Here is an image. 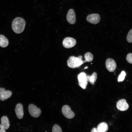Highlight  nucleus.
Listing matches in <instances>:
<instances>
[{
  "mask_svg": "<svg viewBox=\"0 0 132 132\" xmlns=\"http://www.w3.org/2000/svg\"><path fill=\"white\" fill-rule=\"evenodd\" d=\"M82 57L81 55L77 57L73 56H70L67 61V66L72 68L78 67L84 63V61L82 60Z\"/></svg>",
  "mask_w": 132,
  "mask_h": 132,
  "instance_id": "f03ea898",
  "label": "nucleus"
},
{
  "mask_svg": "<svg viewBox=\"0 0 132 132\" xmlns=\"http://www.w3.org/2000/svg\"><path fill=\"white\" fill-rule=\"evenodd\" d=\"M5 90V88H0V95Z\"/></svg>",
  "mask_w": 132,
  "mask_h": 132,
  "instance_id": "5701e85b",
  "label": "nucleus"
},
{
  "mask_svg": "<svg viewBox=\"0 0 132 132\" xmlns=\"http://www.w3.org/2000/svg\"><path fill=\"white\" fill-rule=\"evenodd\" d=\"M25 24V21L23 19L20 17H17L12 22V28L15 33L19 34L23 31Z\"/></svg>",
  "mask_w": 132,
  "mask_h": 132,
  "instance_id": "f257e3e1",
  "label": "nucleus"
},
{
  "mask_svg": "<svg viewBox=\"0 0 132 132\" xmlns=\"http://www.w3.org/2000/svg\"><path fill=\"white\" fill-rule=\"evenodd\" d=\"M116 106L119 110L122 111L126 110L129 108V105L124 99L119 100L117 103Z\"/></svg>",
  "mask_w": 132,
  "mask_h": 132,
  "instance_id": "1a4fd4ad",
  "label": "nucleus"
},
{
  "mask_svg": "<svg viewBox=\"0 0 132 132\" xmlns=\"http://www.w3.org/2000/svg\"><path fill=\"white\" fill-rule=\"evenodd\" d=\"M66 19L70 24H73L76 22V16L74 10L70 9L68 11L66 16Z\"/></svg>",
  "mask_w": 132,
  "mask_h": 132,
  "instance_id": "6e6552de",
  "label": "nucleus"
},
{
  "mask_svg": "<svg viewBox=\"0 0 132 132\" xmlns=\"http://www.w3.org/2000/svg\"><path fill=\"white\" fill-rule=\"evenodd\" d=\"M100 19V15L96 13H93L88 15L86 18L87 21L89 22L96 24L98 23Z\"/></svg>",
  "mask_w": 132,
  "mask_h": 132,
  "instance_id": "423d86ee",
  "label": "nucleus"
},
{
  "mask_svg": "<svg viewBox=\"0 0 132 132\" xmlns=\"http://www.w3.org/2000/svg\"><path fill=\"white\" fill-rule=\"evenodd\" d=\"M108 129V127L107 123L102 122L100 123L98 126L97 129L98 132H106Z\"/></svg>",
  "mask_w": 132,
  "mask_h": 132,
  "instance_id": "9b49d317",
  "label": "nucleus"
},
{
  "mask_svg": "<svg viewBox=\"0 0 132 132\" xmlns=\"http://www.w3.org/2000/svg\"><path fill=\"white\" fill-rule=\"evenodd\" d=\"M91 132H98V131L97 129L95 128H94L92 129Z\"/></svg>",
  "mask_w": 132,
  "mask_h": 132,
  "instance_id": "b1692460",
  "label": "nucleus"
},
{
  "mask_svg": "<svg viewBox=\"0 0 132 132\" xmlns=\"http://www.w3.org/2000/svg\"><path fill=\"white\" fill-rule=\"evenodd\" d=\"M97 78V74L95 72H93L91 76H87V81H89L90 84L94 85Z\"/></svg>",
  "mask_w": 132,
  "mask_h": 132,
  "instance_id": "dca6fc26",
  "label": "nucleus"
},
{
  "mask_svg": "<svg viewBox=\"0 0 132 132\" xmlns=\"http://www.w3.org/2000/svg\"><path fill=\"white\" fill-rule=\"evenodd\" d=\"M76 41L74 38L70 37H66L63 40L62 44L64 47L67 48H71L76 44Z\"/></svg>",
  "mask_w": 132,
  "mask_h": 132,
  "instance_id": "20e7f679",
  "label": "nucleus"
},
{
  "mask_svg": "<svg viewBox=\"0 0 132 132\" xmlns=\"http://www.w3.org/2000/svg\"><path fill=\"white\" fill-rule=\"evenodd\" d=\"M1 124L5 130H7L9 127L10 124L8 118L7 116H2L1 119Z\"/></svg>",
  "mask_w": 132,
  "mask_h": 132,
  "instance_id": "ddd939ff",
  "label": "nucleus"
},
{
  "mask_svg": "<svg viewBox=\"0 0 132 132\" xmlns=\"http://www.w3.org/2000/svg\"><path fill=\"white\" fill-rule=\"evenodd\" d=\"M62 111L64 116L66 118L71 119L74 116V113L67 105H65L63 107Z\"/></svg>",
  "mask_w": 132,
  "mask_h": 132,
  "instance_id": "39448f33",
  "label": "nucleus"
},
{
  "mask_svg": "<svg viewBox=\"0 0 132 132\" xmlns=\"http://www.w3.org/2000/svg\"><path fill=\"white\" fill-rule=\"evenodd\" d=\"M12 94V92L9 90L5 91L0 95V100L4 101L10 98Z\"/></svg>",
  "mask_w": 132,
  "mask_h": 132,
  "instance_id": "f8f14e48",
  "label": "nucleus"
},
{
  "mask_svg": "<svg viewBox=\"0 0 132 132\" xmlns=\"http://www.w3.org/2000/svg\"><path fill=\"white\" fill-rule=\"evenodd\" d=\"M86 67V68H85H85H88V67Z\"/></svg>",
  "mask_w": 132,
  "mask_h": 132,
  "instance_id": "393cba45",
  "label": "nucleus"
},
{
  "mask_svg": "<svg viewBox=\"0 0 132 132\" xmlns=\"http://www.w3.org/2000/svg\"><path fill=\"white\" fill-rule=\"evenodd\" d=\"M105 65L107 69L110 72L114 71L117 66L115 61L111 58H109L107 59L106 61Z\"/></svg>",
  "mask_w": 132,
  "mask_h": 132,
  "instance_id": "0eeeda50",
  "label": "nucleus"
},
{
  "mask_svg": "<svg viewBox=\"0 0 132 132\" xmlns=\"http://www.w3.org/2000/svg\"><path fill=\"white\" fill-rule=\"evenodd\" d=\"M127 40L129 43H132V29L128 32L127 35Z\"/></svg>",
  "mask_w": 132,
  "mask_h": 132,
  "instance_id": "aec40b11",
  "label": "nucleus"
},
{
  "mask_svg": "<svg viewBox=\"0 0 132 132\" xmlns=\"http://www.w3.org/2000/svg\"><path fill=\"white\" fill-rule=\"evenodd\" d=\"M78 83H87L88 81L87 78L86 74L84 72H81L77 75Z\"/></svg>",
  "mask_w": 132,
  "mask_h": 132,
  "instance_id": "4468645a",
  "label": "nucleus"
},
{
  "mask_svg": "<svg viewBox=\"0 0 132 132\" xmlns=\"http://www.w3.org/2000/svg\"><path fill=\"white\" fill-rule=\"evenodd\" d=\"M52 132H62V130L60 127L57 124H55L53 126Z\"/></svg>",
  "mask_w": 132,
  "mask_h": 132,
  "instance_id": "a211bd4d",
  "label": "nucleus"
},
{
  "mask_svg": "<svg viewBox=\"0 0 132 132\" xmlns=\"http://www.w3.org/2000/svg\"><path fill=\"white\" fill-rule=\"evenodd\" d=\"M15 111L17 118L19 119L22 118L24 114L23 107L21 103H18L16 105Z\"/></svg>",
  "mask_w": 132,
  "mask_h": 132,
  "instance_id": "9d476101",
  "label": "nucleus"
},
{
  "mask_svg": "<svg viewBox=\"0 0 132 132\" xmlns=\"http://www.w3.org/2000/svg\"><path fill=\"white\" fill-rule=\"evenodd\" d=\"M6 131L3 126L0 124V132H5Z\"/></svg>",
  "mask_w": 132,
  "mask_h": 132,
  "instance_id": "4be33fe9",
  "label": "nucleus"
},
{
  "mask_svg": "<svg viewBox=\"0 0 132 132\" xmlns=\"http://www.w3.org/2000/svg\"><path fill=\"white\" fill-rule=\"evenodd\" d=\"M126 60L129 63L132 64V54L130 53L127 55Z\"/></svg>",
  "mask_w": 132,
  "mask_h": 132,
  "instance_id": "412c9836",
  "label": "nucleus"
},
{
  "mask_svg": "<svg viewBox=\"0 0 132 132\" xmlns=\"http://www.w3.org/2000/svg\"><path fill=\"white\" fill-rule=\"evenodd\" d=\"M85 60L84 61V63L87 62H90L92 61L93 56L91 53L88 52L86 53L84 55Z\"/></svg>",
  "mask_w": 132,
  "mask_h": 132,
  "instance_id": "f3484780",
  "label": "nucleus"
},
{
  "mask_svg": "<svg viewBox=\"0 0 132 132\" xmlns=\"http://www.w3.org/2000/svg\"><path fill=\"white\" fill-rule=\"evenodd\" d=\"M9 44L7 38L4 35L0 34V46L2 48L7 47Z\"/></svg>",
  "mask_w": 132,
  "mask_h": 132,
  "instance_id": "2eb2a0df",
  "label": "nucleus"
},
{
  "mask_svg": "<svg viewBox=\"0 0 132 132\" xmlns=\"http://www.w3.org/2000/svg\"><path fill=\"white\" fill-rule=\"evenodd\" d=\"M28 110L30 115L34 118L38 117L41 113L40 109L37 108L36 106L33 104H30L29 105Z\"/></svg>",
  "mask_w": 132,
  "mask_h": 132,
  "instance_id": "7ed1b4c3",
  "label": "nucleus"
},
{
  "mask_svg": "<svg viewBox=\"0 0 132 132\" xmlns=\"http://www.w3.org/2000/svg\"><path fill=\"white\" fill-rule=\"evenodd\" d=\"M126 75V73L124 71H122L118 77V81L119 82H122L125 79V77Z\"/></svg>",
  "mask_w": 132,
  "mask_h": 132,
  "instance_id": "6ab92c4d",
  "label": "nucleus"
}]
</instances>
